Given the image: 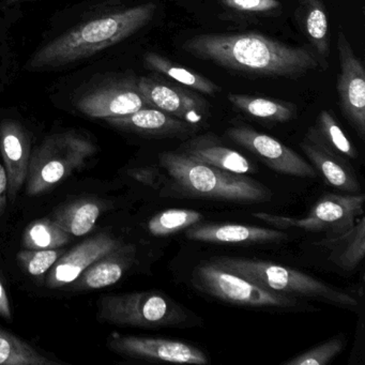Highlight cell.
<instances>
[{"mask_svg":"<svg viewBox=\"0 0 365 365\" xmlns=\"http://www.w3.org/2000/svg\"><path fill=\"white\" fill-rule=\"evenodd\" d=\"M182 48L192 56L239 73L299 78L319 69L313 52L256 33L202 34Z\"/></svg>","mask_w":365,"mask_h":365,"instance_id":"obj_1","label":"cell"},{"mask_svg":"<svg viewBox=\"0 0 365 365\" xmlns=\"http://www.w3.org/2000/svg\"><path fill=\"white\" fill-rule=\"evenodd\" d=\"M157 6L143 4L86 19L42 44L27 63L31 71L61 69L129 39L153 21Z\"/></svg>","mask_w":365,"mask_h":365,"instance_id":"obj_2","label":"cell"},{"mask_svg":"<svg viewBox=\"0 0 365 365\" xmlns=\"http://www.w3.org/2000/svg\"><path fill=\"white\" fill-rule=\"evenodd\" d=\"M159 159L168 177L165 189L181 196L245 205L272 198L271 190L255 179L200 163L178 150L161 153Z\"/></svg>","mask_w":365,"mask_h":365,"instance_id":"obj_3","label":"cell"},{"mask_svg":"<svg viewBox=\"0 0 365 365\" xmlns=\"http://www.w3.org/2000/svg\"><path fill=\"white\" fill-rule=\"evenodd\" d=\"M212 262L271 292L311 299L351 311L358 309V301L347 292L289 267L247 258L217 257Z\"/></svg>","mask_w":365,"mask_h":365,"instance_id":"obj_4","label":"cell"},{"mask_svg":"<svg viewBox=\"0 0 365 365\" xmlns=\"http://www.w3.org/2000/svg\"><path fill=\"white\" fill-rule=\"evenodd\" d=\"M98 316L115 326L138 328H185L200 322L187 307L157 292L106 294L100 299Z\"/></svg>","mask_w":365,"mask_h":365,"instance_id":"obj_5","label":"cell"},{"mask_svg":"<svg viewBox=\"0 0 365 365\" xmlns=\"http://www.w3.org/2000/svg\"><path fill=\"white\" fill-rule=\"evenodd\" d=\"M96 153V145L74 130L48 136L31 153L26 178L27 195L46 193L82 168Z\"/></svg>","mask_w":365,"mask_h":365,"instance_id":"obj_6","label":"cell"},{"mask_svg":"<svg viewBox=\"0 0 365 365\" xmlns=\"http://www.w3.org/2000/svg\"><path fill=\"white\" fill-rule=\"evenodd\" d=\"M192 282L200 292L237 307L279 312L316 311L301 299L266 289L212 260L194 269Z\"/></svg>","mask_w":365,"mask_h":365,"instance_id":"obj_7","label":"cell"},{"mask_svg":"<svg viewBox=\"0 0 365 365\" xmlns=\"http://www.w3.org/2000/svg\"><path fill=\"white\" fill-rule=\"evenodd\" d=\"M362 194H326L304 217H288L270 213H254V217L279 230L298 228L305 232L336 236L349 230L363 215Z\"/></svg>","mask_w":365,"mask_h":365,"instance_id":"obj_8","label":"cell"},{"mask_svg":"<svg viewBox=\"0 0 365 365\" xmlns=\"http://www.w3.org/2000/svg\"><path fill=\"white\" fill-rule=\"evenodd\" d=\"M78 112L91 118L125 116L145 108L138 89V78L132 74L104 78L83 91L76 98Z\"/></svg>","mask_w":365,"mask_h":365,"instance_id":"obj_9","label":"cell"},{"mask_svg":"<svg viewBox=\"0 0 365 365\" xmlns=\"http://www.w3.org/2000/svg\"><path fill=\"white\" fill-rule=\"evenodd\" d=\"M138 89L147 108H157L200 129L210 116L209 103L204 98L161 76H140Z\"/></svg>","mask_w":365,"mask_h":365,"instance_id":"obj_10","label":"cell"},{"mask_svg":"<svg viewBox=\"0 0 365 365\" xmlns=\"http://www.w3.org/2000/svg\"><path fill=\"white\" fill-rule=\"evenodd\" d=\"M339 73L337 97L344 117L356 130L361 140L365 138V71L356 56L349 40L341 31L337 33Z\"/></svg>","mask_w":365,"mask_h":365,"instance_id":"obj_11","label":"cell"},{"mask_svg":"<svg viewBox=\"0 0 365 365\" xmlns=\"http://www.w3.org/2000/svg\"><path fill=\"white\" fill-rule=\"evenodd\" d=\"M226 136L257 155L275 172L299 178H317V170L312 164L272 136L260 133L247 125L228 128Z\"/></svg>","mask_w":365,"mask_h":365,"instance_id":"obj_12","label":"cell"},{"mask_svg":"<svg viewBox=\"0 0 365 365\" xmlns=\"http://www.w3.org/2000/svg\"><path fill=\"white\" fill-rule=\"evenodd\" d=\"M113 351L129 358L178 364L206 365L208 356L196 346L163 337L133 336L114 333L108 339Z\"/></svg>","mask_w":365,"mask_h":365,"instance_id":"obj_13","label":"cell"},{"mask_svg":"<svg viewBox=\"0 0 365 365\" xmlns=\"http://www.w3.org/2000/svg\"><path fill=\"white\" fill-rule=\"evenodd\" d=\"M123 245L120 240L108 234H100L86 239L59 257L48 272L46 286L52 289H58L70 285L96 260Z\"/></svg>","mask_w":365,"mask_h":365,"instance_id":"obj_14","label":"cell"},{"mask_svg":"<svg viewBox=\"0 0 365 365\" xmlns=\"http://www.w3.org/2000/svg\"><path fill=\"white\" fill-rule=\"evenodd\" d=\"M0 153L7 173L8 195L14 200L26 182L31 157V134L20 121L0 123Z\"/></svg>","mask_w":365,"mask_h":365,"instance_id":"obj_15","label":"cell"},{"mask_svg":"<svg viewBox=\"0 0 365 365\" xmlns=\"http://www.w3.org/2000/svg\"><path fill=\"white\" fill-rule=\"evenodd\" d=\"M300 148L313 168L322 173L329 185L348 194H358L361 191L360 182L348 160L327 147L313 127L309 128L300 143Z\"/></svg>","mask_w":365,"mask_h":365,"instance_id":"obj_16","label":"cell"},{"mask_svg":"<svg viewBox=\"0 0 365 365\" xmlns=\"http://www.w3.org/2000/svg\"><path fill=\"white\" fill-rule=\"evenodd\" d=\"M104 121L115 129L150 138H182L200 130L197 125L147 106L132 114L106 118Z\"/></svg>","mask_w":365,"mask_h":365,"instance_id":"obj_17","label":"cell"},{"mask_svg":"<svg viewBox=\"0 0 365 365\" xmlns=\"http://www.w3.org/2000/svg\"><path fill=\"white\" fill-rule=\"evenodd\" d=\"M185 237L200 242L222 243V245H253L273 242L287 239L288 235L274 228L240 224L200 223L185 230Z\"/></svg>","mask_w":365,"mask_h":365,"instance_id":"obj_18","label":"cell"},{"mask_svg":"<svg viewBox=\"0 0 365 365\" xmlns=\"http://www.w3.org/2000/svg\"><path fill=\"white\" fill-rule=\"evenodd\" d=\"M178 151L200 163L234 174L247 175L255 172V168L245 155L226 147L215 134L190 138L181 145Z\"/></svg>","mask_w":365,"mask_h":365,"instance_id":"obj_19","label":"cell"},{"mask_svg":"<svg viewBox=\"0 0 365 365\" xmlns=\"http://www.w3.org/2000/svg\"><path fill=\"white\" fill-rule=\"evenodd\" d=\"M133 245H125L102 256L88 267L73 283L74 290H96L114 285L123 279L135 259Z\"/></svg>","mask_w":365,"mask_h":365,"instance_id":"obj_20","label":"cell"},{"mask_svg":"<svg viewBox=\"0 0 365 365\" xmlns=\"http://www.w3.org/2000/svg\"><path fill=\"white\" fill-rule=\"evenodd\" d=\"M296 20L309 41L320 68L326 69L330 55L328 14L322 0H297Z\"/></svg>","mask_w":365,"mask_h":365,"instance_id":"obj_21","label":"cell"},{"mask_svg":"<svg viewBox=\"0 0 365 365\" xmlns=\"http://www.w3.org/2000/svg\"><path fill=\"white\" fill-rule=\"evenodd\" d=\"M327 253L331 262L344 271H354L364 259L365 219L361 215L347 232L336 236H324L315 243Z\"/></svg>","mask_w":365,"mask_h":365,"instance_id":"obj_22","label":"cell"},{"mask_svg":"<svg viewBox=\"0 0 365 365\" xmlns=\"http://www.w3.org/2000/svg\"><path fill=\"white\" fill-rule=\"evenodd\" d=\"M144 63L153 73L175 81L177 84L202 95L215 96L221 91V87L206 76L191 71L187 68L182 67L157 53H148L145 55Z\"/></svg>","mask_w":365,"mask_h":365,"instance_id":"obj_23","label":"cell"},{"mask_svg":"<svg viewBox=\"0 0 365 365\" xmlns=\"http://www.w3.org/2000/svg\"><path fill=\"white\" fill-rule=\"evenodd\" d=\"M227 99L242 114L268 123H288L296 114V106L294 104L281 100L240 93H230Z\"/></svg>","mask_w":365,"mask_h":365,"instance_id":"obj_24","label":"cell"},{"mask_svg":"<svg viewBox=\"0 0 365 365\" xmlns=\"http://www.w3.org/2000/svg\"><path fill=\"white\" fill-rule=\"evenodd\" d=\"M102 209L103 206L97 200H78L61 207L52 220L70 236L82 237L93 230Z\"/></svg>","mask_w":365,"mask_h":365,"instance_id":"obj_25","label":"cell"},{"mask_svg":"<svg viewBox=\"0 0 365 365\" xmlns=\"http://www.w3.org/2000/svg\"><path fill=\"white\" fill-rule=\"evenodd\" d=\"M55 364L61 362L52 360L31 344L0 328V365Z\"/></svg>","mask_w":365,"mask_h":365,"instance_id":"obj_26","label":"cell"},{"mask_svg":"<svg viewBox=\"0 0 365 365\" xmlns=\"http://www.w3.org/2000/svg\"><path fill=\"white\" fill-rule=\"evenodd\" d=\"M69 241L70 235L50 219L31 222L23 235V245L29 250L59 249Z\"/></svg>","mask_w":365,"mask_h":365,"instance_id":"obj_27","label":"cell"},{"mask_svg":"<svg viewBox=\"0 0 365 365\" xmlns=\"http://www.w3.org/2000/svg\"><path fill=\"white\" fill-rule=\"evenodd\" d=\"M313 129L320 140L331 150L335 151L347 160H354L358 158V151L344 133L343 129L337 123L332 113L326 110H322L318 115Z\"/></svg>","mask_w":365,"mask_h":365,"instance_id":"obj_28","label":"cell"},{"mask_svg":"<svg viewBox=\"0 0 365 365\" xmlns=\"http://www.w3.org/2000/svg\"><path fill=\"white\" fill-rule=\"evenodd\" d=\"M202 213L191 209H168L149 220V232L155 237H166L187 230L202 221Z\"/></svg>","mask_w":365,"mask_h":365,"instance_id":"obj_29","label":"cell"},{"mask_svg":"<svg viewBox=\"0 0 365 365\" xmlns=\"http://www.w3.org/2000/svg\"><path fill=\"white\" fill-rule=\"evenodd\" d=\"M346 345L344 334H337L331 337L328 341L311 348L303 354L294 356L290 360L286 361L285 365H326L334 360Z\"/></svg>","mask_w":365,"mask_h":365,"instance_id":"obj_30","label":"cell"},{"mask_svg":"<svg viewBox=\"0 0 365 365\" xmlns=\"http://www.w3.org/2000/svg\"><path fill=\"white\" fill-rule=\"evenodd\" d=\"M63 252L58 249L29 250L19 252L18 262L21 268L31 277H42L56 264Z\"/></svg>","mask_w":365,"mask_h":365,"instance_id":"obj_31","label":"cell"},{"mask_svg":"<svg viewBox=\"0 0 365 365\" xmlns=\"http://www.w3.org/2000/svg\"><path fill=\"white\" fill-rule=\"evenodd\" d=\"M222 4L232 11L245 14L271 16L282 10L279 0H222Z\"/></svg>","mask_w":365,"mask_h":365,"instance_id":"obj_32","label":"cell"},{"mask_svg":"<svg viewBox=\"0 0 365 365\" xmlns=\"http://www.w3.org/2000/svg\"><path fill=\"white\" fill-rule=\"evenodd\" d=\"M133 178L145 185H150L153 189H160L163 182L166 181V176L162 174L161 170L155 168H144L134 170L131 173Z\"/></svg>","mask_w":365,"mask_h":365,"instance_id":"obj_33","label":"cell"},{"mask_svg":"<svg viewBox=\"0 0 365 365\" xmlns=\"http://www.w3.org/2000/svg\"><path fill=\"white\" fill-rule=\"evenodd\" d=\"M8 198V177L5 166L0 163V217L5 212Z\"/></svg>","mask_w":365,"mask_h":365,"instance_id":"obj_34","label":"cell"},{"mask_svg":"<svg viewBox=\"0 0 365 365\" xmlns=\"http://www.w3.org/2000/svg\"><path fill=\"white\" fill-rule=\"evenodd\" d=\"M0 316L7 320L12 319L11 307H10L9 298L7 292L0 282Z\"/></svg>","mask_w":365,"mask_h":365,"instance_id":"obj_35","label":"cell"},{"mask_svg":"<svg viewBox=\"0 0 365 365\" xmlns=\"http://www.w3.org/2000/svg\"><path fill=\"white\" fill-rule=\"evenodd\" d=\"M0 1H3V3H7V4H14V3H21V1H26V0H0Z\"/></svg>","mask_w":365,"mask_h":365,"instance_id":"obj_36","label":"cell"},{"mask_svg":"<svg viewBox=\"0 0 365 365\" xmlns=\"http://www.w3.org/2000/svg\"><path fill=\"white\" fill-rule=\"evenodd\" d=\"M0 78H1V54H0Z\"/></svg>","mask_w":365,"mask_h":365,"instance_id":"obj_37","label":"cell"}]
</instances>
